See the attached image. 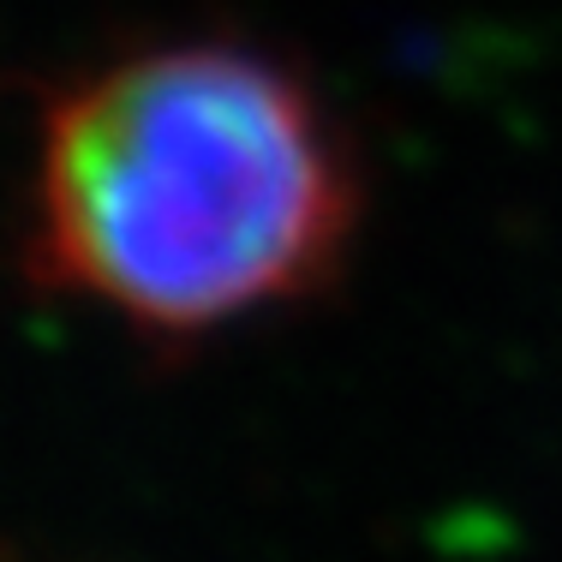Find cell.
Wrapping results in <instances>:
<instances>
[{"label":"cell","mask_w":562,"mask_h":562,"mask_svg":"<svg viewBox=\"0 0 562 562\" xmlns=\"http://www.w3.org/2000/svg\"><path fill=\"white\" fill-rule=\"evenodd\" d=\"M19 90L31 156L7 270L31 300L192 359L347 276L366 222L353 132L276 43L227 24L138 31Z\"/></svg>","instance_id":"6da1fadb"}]
</instances>
